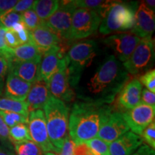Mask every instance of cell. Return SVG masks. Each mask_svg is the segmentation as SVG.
Returning <instances> with one entry per match:
<instances>
[{
	"mask_svg": "<svg viewBox=\"0 0 155 155\" xmlns=\"http://www.w3.org/2000/svg\"><path fill=\"white\" fill-rule=\"evenodd\" d=\"M129 81L123 64L114 55H108L87 81L78 98L83 101L110 104Z\"/></svg>",
	"mask_w": 155,
	"mask_h": 155,
	"instance_id": "obj_1",
	"label": "cell"
},
{
	"mask_svg": "<svg viewBox=\"0 0 155 155\" xmlns=\"http://www.w3.org/2000/svg\"><path fill=\"white\" fill-rule=\"evenodd\" d=\"M113 107L108 104L80 101L73 104L68 119V136L75 145L96 138Z\"/></svg>",
	"mask_w": 155,
	"mask_h": 155,
	"instance_id": "obj_2",
	"label": "cell"
},
{
	"mask_svg": "<svg viewBox=\"0 0 155 155\" xmlns=\"http://www.w3.org/2000/svg\"><path fill=\"white\" fill-rule=\"evenodd\" d=\"M43 108L48 137L55 152L59 153L68 137L69 109L63 101L53 96Z\"/></svg>",
	"mask_w": 155,
	"mask_h": 155,
	"instance_id": "obj_3",
	"label": "cell"
},
{
	"mask_svg": "<svg viewBox=\"0 0 155 155\" xmlns=\"http://www.w3.org/2000/svg\"><path fill=\"white\" fill-rule=\"evenodd\" d=\"M98 44L94 40H87L73 45L68 53V72L71 87L78 84L82 73L96 57Z\"/></svg>",
	"mask_w": 155,
	"mask_h": 155,
	"instance_id": "obj_4",
	"label": "cell"
},
{
	"mask_svg": "<svg viewBox=\"0 0 155 155\" xmlns=\"http://www.w3.org/2000/svg\"><path fill=\"white\" fill-rule=\"evenodd\" d=\"M136 5V2H114L102 19L99 26L100 33L106 35L132 28L137 10Z\"/></svg>",
	"mask_w": 155,
	"mask_h": 155,
	"instance_id": "obj_5",
	"label": "cell"
},
{
	"mask_svg": "<svg viewBox=\"0 0 155 155\" xmlns=\"http://www.w3.org/2000/svg\"><path fill=\"white\" fill-rule=\"evenodd\" d=\"M154 58V41L152 38H141L130 57L123 63L126 71L132 75H140L152 65Z\"/></svg>",
	"mask_w": 155,
	"mask_h": 155,
	"instance_id": "obj_6",
	"label": "cell"
},
{
	"mask_svg": "<svg viewBox=\"0 0 155 155\" xmlns=\"http://www.w3.org/2000/svg\"><path fill=\"white\" fill-rule=\"evenodd\" d=\"M101 20L96 11L75 9L71 20V40H81L92 35L99 28Z\"/></svg>",
	"mask_w": 155,
	"mask_h": 155,
	"instance_id": "obj_7",
	"label": "cell"
},
{
	"mask_svg": "<svg viewBox=\"0 0 155 155\" xmlns=\"http://www.w3.org/2000/svg\"><path fill=\"white\" fill-rule=\"evenodd\" d=\"M72 1L60 2L59 7L45 23L61 40H71V20L75 9Z\"/></svg>",
	"mask_w": 155,
	"mask_h": 155,
	"instance_id": "obj_8",
	"label": "cell"
},
{
	"mask_svg": "<svg viewBox=\"0 0 155 155\" xmlns=\"http://www.w3.org/2000/svg\"><path fill=\"white\" fill-rule=\"evenodd\" d=\"M28 127L32 141L38 146L42 152H55V148L50 142L46 126L45 118L42 110L29 112Z\"/></svg>",
	"mask_w": 155,
	"mask_h": 155,
	"instance_id": "obj_9",
	"label": "cell"
},
{
	"mask_svg": "<svg viewBox=\"0 0 155 155\" xmlns=\"http://www.w3.org/2000/svg\"><path fill=\"white\" fill-rule=\"evenodd\" d=\"M121 114L131 131L141 136L143 131L154 121L155 107L139 103L135 107Z\"/></svg>",
	"mask_w": 155,
	"mask_h": 155,
	"instance_id": "obj_10",
	"label": "cell"
},
{
	"mask_svg": "<svg viewBox=\"0 0 155 155\" xmlns=\"http://www.w3.org/2000/svg\"><path fill=\"white\" fill-rule=\"evenodd\" d=\"M38 80L48 83L52 75L64 65L68 63L65 49L61 46H57L48 50L42 57Z\"/></svg>",
	"mask_w": 155,
	"mask_h": 155,
	"instance_id": "obj_11",
	"label": "cell"
},
{
	"mask_svg": "<svg viewBox=\"0 0 155 155\" xmlns=\"http://www.w3.org/2000/svg\"><path fill=\"white\" fill-rule=\"evenodd\" d=\"M140 41V38L131 33L115 34L106 38L104 44L113 50L115 57L121 63H124L130 57Z\"/></svg>",
	"mask_w": 155,
	"mask_h": 155,
	"instance_id": "obj_12",
	"label": "cell"
},
{
	"mask_svg": "<svg viewBox=\"0 0 155 155\" xmlns=\"http://www.w3.org/2000/svg\"><path fill=\"white\" fill-rule=\"evenodd\" d=\"M68 64L52 75L48 83L50 96L64 103L73 101L76 96L69 82Z\"/></svg>",
	"mask_w": 155,
	"mask_h": 155,
	"instance_id": "obj_13",
	"label": "cell"
},
{
	"mask_svg": "<svg viewBox=\"0 0 155 155\" xmlns=\"http://www.w3.org/2000/svg\"><path fill=\"white\" fill-rule=\"evenodd\" d=\"M129 131V127L122 114L114 111L110 114L103 124L97 137L110 144Z\"/></svg>",
	"mask_w": 155,
	"mask_h": 155,
	"instance_id": "obj_14",
	"label": "cell"
},
{
	"mask_svg": "<svg viewBox=\"0 0 155 155\" xmlns=\"http://www.w3.org/2000/svg\"><path fill=\"white\" fill-rule=\"evenodd\" d=\"M154 28V11L149 8L144 3H141L136 10L131 33L139 38H152Z\"/></svg>",
	"mask_w": 155,
	"mask_h": 155,
	"instance_id": "obj_15",
	"label": "cell"
},
{
	"mask_svg": "<svg viewBox=\"0 0 155 155\" xmlns=\"http://www.w3.org/2000/svg\"><path fill=\"white\" fill-rule=\"evenodd\" d=\"M61 42V39L45 22L35 30L30 31V43L35 46L42 55L52 48L62 45Z\"/></svg>",
	"mask_w": 155,
	"mask_h": 155,
	"instance_id": "obj_16",
	"label": "cell"
},
{
	"mask_svg": "<svg viewBox=\"0 0 155 155\" xmlns=\"http://www.w3.org/2000/svg\"><path fill=\"white\" fill-rule=\"evenodd\" d=\"M141 91L142 85L138 79L129 81L118 94L116 105L124 112L131 109L141 103Z\"/></svg>",
	"mask_w": 155,
	"mask_h": 155,
	"instance_id": "obj_17",
	"label": "cell"
},
{
	"mask_svg": "<svg viewBox=\"0 0 155 155\" xmlns=\"http://www.w3.org/2000/svg\"><path fill=\"white\" fill-rule=\"evenodd\" d=\"M142 144L143 139L141 136L129 131L110 143V155H132Z\"/></svg>",
	"mask_w": 155,
	"mask_h": 155,
	"instance_id": "obj_18",
	"label": "cell"
},
{
	"mask_svg": "<svg viewBox=\"0 0 155 155\" xmlns=\"http://www.w3.org/2000/svg\"><path fill=\"white\" fill-rule=\"evenodd\" d=\"M51 96L48 90V83L43 81L37 80L32 83L30 91L26 98V104L28 105V111L42 110L50 97Z\"/></svg>",
	"mask_w": 155,
	"mask_h": 155,
	"instance_id": "obj_19",
	"label": "cell"
},
{
	"mask_svg": "<svg viewBox=\"0 0 155 155\" xmlns=\"http://www.w3.org/2000/svg\"><path fill=\"white\" fill-rule=\"evenodd\" d=\"M41 60L25 62H9V71L22 80L32 84L38 78Z\"/></svg>",
	"mask_w": 155,
	"mask_h": 155,
	"instance_id": "obj_20",
	"label": "cell"
},
{
	"mask_svg": "<svg viewBox=\"0 0 155 155\" xmlns=\"http://www.w3.org/2000/svg\"><path fill=\"white\" fill-rule=\"evenodd\" d=\"M31 86V83L22 80L12 73H9L5 84V98L18 101H25Z\"/></svg>",
	"mask_w": 155,
	"mask_h": 155,
	"instance_id": "obj_21",
	"label": "cell"
},
{
	"mask_svg": "<svg viewBox=\"0 0 155 155\" xmlns=\"http://www.w3.org/2000/svg\"><path fill=\"white\" fill-rule=\"evenodd\" d=\"M42 55L40 50L33 45L28 42L12 49V59L11 61H32L42 59Z\"/></svg>",
	"mask_w": 155,
	"mask_h": 155,
	"instance_id": "obj_22",
	"label": "cell"
},
{
	"mask_svg": "<svg viewBox=\"0 0 155 155\" xmlns=\"http://www.w3.org/2000/svg\"><path fill=\"white\" fill-rule=\"evenodd\" d=\"M114 1H101V0H75L72 1L75 8H82L96 11L103 19L112 5Z\"/></svg>",
	"mask_w": 155,
	"mask_h": 155,
	"instance_id": "obj_23",
	"label": "cell"
},
{
	"mask_svg": "<svg viewBox=\"0 0 155 155\" xmlns=\"http://www.w3.org/2000/svg\"><path fill=\"white\" fill-rule=\"evenodd\" d=\"M58 0H38L35 1L32 9L42 21H46L59 7Z\"/></svg>",
	"mask_w": 155,
	"mask_h": 155,
	"instance_id": "obj_24",
	"label": "cell"
},
{
	"mask_svg": "<svg viewBox=\"0 0 155 155\" xmlns=\"http://www.w3.org/2000/svg\"><path fill=\"white\" fill-rule=\"evenodd\" d=\"M0 111L13 112L28 117L29 111L25 101H18L8 98H0Z\"/></svg>",
	"mask_w": 155,
	"mask_h": 155,
	"instance_id": "obj_25",
	"label": "cell"
},
{
	"mask_svg": "<svg viewBox=\"0 0 155 155\" xmlns=\"http://www.w3.org/2000/svg\"><path fill=\"white\" fill-rule=\"evenodd\" d=\"M9 139L11 141H13L14 144L26 141H32L28 124H18L14 127L9 128Z\"/></svg>",
	"mask_w": 155,
	"mask_h": 155,
	"instance_id": "obj_26",
	"label": "cell"
},
{
	"mask_svg": "<svg viewBox=\"0 0 155 155\" xmlns=\"http://www.w3.org/2000/svg\"><path fill=\"white\" fill-rule=\"evenodd\" d=\"M14 144L17 155H42V151L32 141H26Z\"/></svg>",
	"mask_w": 155,
	"mask_h": 155,
	"instance_id": "obj_27",
	"label": "cell"
},
{
	"mask_svg": "<svg viewBox=\"0 0 155 155\" xmlns=\"http://www.w3.org/2000/svg\"><path fill=\"white\" fill-rule=\"evenodd\" d=\"M0 116L9 128L14 127L18 124H28V117H25V116L17 113L0 111Z\"/></svg>",
	"mask_w": 155,
	"mask_h": 155,
	"instance_id": "obj_28",
	"label": "cell"
},
{
	"mask_svg": "<svg viewBox=\"0 0 155 155\" xmlns=\"http://www.w3.org/2000/svg\"><path fill=\"white\" fill-rule=\"evenodd\" d=\"M93 151L95 155H110L109 144L98 137L85 143Z\"/></svg>",
	"mask_w": 155,
	"mask_h": 155,
	"instance_id": "obj_29",
	"label": "cell"
},
{
	"mask_svg": "<svg viewBox=\"0 0 155 155\" xmlns=\"http://www.w3.org/2000/svg\"><path fill=\"white\" fill-rule=\"evenodd\" d=\"M21 17H22V22L24 23L25 27L29 31L35 30L45 22L39 18L38 15L32 9H29V10L22 13Z\"/></svg>",
	"mask_w": 155,
	"mask_h": 155,
	"instance_id": "obj_30",
	"label": "cell"
},
{
	"mask_svg": "<svg viewBox=\"0 0 155 155\" xmlns=\"http://www.w3.org/2000/svg\"><path fill=\"white\" fill-rule=\"evenodd\" d=\"M22 21L21 14L9 11L5 14L0 15V25L6 29H10L17 23Z\"/></svg>",
	"mask_w": 155,
	"mask_h": 155,
	"instance_id": "obj_31",
	"label": "cell"
},
{
	"mask_svg": "<svg viewBox=\"0 0 155 155\" xmlns=\"http://www.w3.org/2000/svg\"><path fill=\"white\" fill-rule=\"evenodd\" d=\"M139 81L141 85H144L146 89L150 91L155 92V70L150 69L144 73L139 75Z\"/></svg>",
	"mask_w": 155,
	"mask_h": 155,
	"instance_id": "obj_32",
	"label": "cell"
},
{
	"mask_svg": "<svg viewBox=\"0 0 155 155\" xmlns=\"http://www.w3.org/2000/svg\"><path fill=\"white\" fill-rule=\"evenodd\" d=\"M141 138L143 141H145L149 147L155 149V123L153 121L146 129L143 131L141 134Z\"/></svg>",
	"mask_w": 155,
	"mask_h": 155,
	"instance_id": "obj_33",
	"label": "cell"
},
{
	"mask_svg": "<svg viewBox=\"0 0 155 155\" xmlns=\"http://www.w3.org/2000/svg\"><path fill=\"white\" fill-rule=\"evenodd\" d=\"M7 29L0 26V57L6 58L9 62L12 59V49L6 45L5 35Z\"/></svg>",
	"mask_w": 155,
	"mask_h": 155,
	"instance_id": "obj_34",
	"label": "cell"
},
{
	"mask_svg": "<svg viewBox=\"0 0 155 155\" xmlns=\"http://www.w3.org/2000/svg\"><path fill=\"white\" fill-rule=\"evenodd\" d=\"M5 39L6 45H7V47L11 48V49H15V48L22 45L17 33L12 29L6 30Z\"/></svg>",
	"mask_w": 155,
	"mask_h": 155,
	"instance_id": "obj_35",
	"label": "cell"
},
{
	"mask_svg": "<svg viewBox=\"0 0 155 155\" xmlns=\"http://www.w3.org/2000/svg\"><path fill=\"white\" fill-rule=\"evenodd\" d=\"M9 63L7 59L3 57H0V96L3 92L5 86V78L7 72L9 71Z\"/></svg>",
	"mask_w": 155,
	"mask_h": 155,
	"instance_id": "obj_36",
	"label": "cell"
},
{
	"mask_svg": "<svg viewBox=\"0 0 155 155\" xmlns=\"http://www.w3.org/2000/svg\"><path fill=\"white\" fill-rule=\"evenodd\" d=\"M75 147L74 144L71 137L68 135L66 139L64 141L63 145L61 151L58 153L59 155H75Z\"/></svg>",
	"mask_w": 155,
	"mask_h": 155,
	"instance_id": "obj_37",
	"label": "cell"
},
{
	"mask_svg": "<svg viewBox=\"0 0 155 155\" xmlns=\"http://www.w3.org/2000/svg\"><path fill=\"white\" fill-rule=\"evenodd\" d=\"M35 1L33 0H20V1L17 2L16 5L15 7L12 9V11L15 12L17 13H22L25 12L29 10V9H32L33 7Z\"/></svg>",
	"mask_w": 155,
	"mask_h": 155,
	"instance_id": "obj_38",
	"label": "cell"
},
{
	"mask_svg": "<svg viewBox=\"0 0 155 155\" xmlns=\"http://www.w3.org/2000/svg\"><path fill=\"white\" fill-rule=\"evenodd\" d=\"M141 103L155 107V94L147 89H143L141 94Z\"/></svg>",
	"mask_w": 155,
	"mask_h": 155,
	"instance_id": "obj_39",
	"label": "cell"
},
{
	"mask_svg": "<svg viewBox=\"0 0 155 155\" xmlns=\"http://www.w3.org/2000/svg\"><path fill=\"white\" fill-rule=\"evenodd\" d=\"M17 2V0H0V15L11 11Z\"/></svg>",
	"mask_w": 155,
	"mask_h": 155,
	"instance_id": "obj_40",
	"label": "cell"
},
{
	"mask_svg": "<svg viewBox=\"0 0 155 155\" xmlns=\"http://www.w3.org/2000/svg\"><path fill=\"white\" fill-rule=\"evenodd\" d=\"M75 155H95L93 151L87 145L83 144L75 145Z\"/></svg>",
	"mask_w": 155,
	"mask_h": 155,
	"instance_id": "obj_41",
	"label": "cell"
},
{
	"mask_svg": "<svg viewBox=\"0 0 155 155\" xmlns=\"http://www.w3.org/2000/svg\"><path fill=\"white\" fill-rule=\"evenodd\" d=\"M9 128L6 125L5 121L2 119L0 116V137L2 138L4 140L7 141H11L9 139Z\"/></svg>",
	"mask_w": 155,
	"mask_h": 155,
	"instance_id": "obj_42",
	"label": "cell"
},
{
	"mask_svg": "<svg viewBox=\"0 0 155 155\" xmlns=\"http://www.w3.org/2000/svg\"><path fill=\"white\" fill-rule=\"evenodd\" d=\"M132 155H155V152L148 145L142 144Z\"/></svg>",
	"mask_w": 155,
	"mask_h": 155,
	"instance_id": "obj_43",
	"label": "cell"
},
{
	"mask_svg": "<svg viewBox=\"0 0 155 155\" xmlns=\"http://www.w3.org/2000/svg\"><path fill=\"white\" fill-rule=\"evenodd\" d=\"M0 149H4V150H10V149H12L10 141L4 140V139L0 137Z\"/></svg>",
	"mask_w": 155,
	"mask_h": 155,
	"instance_id": "obj_44",
	"label": "cell"
},
{
	"mask_svg": "<svg viewBox=\"0 0 155 155\" xmlns=\"http://www.w3.org/2000/svg\"><path fill=\"white\" fill-rule=\"evenodd\" d=\"M154 1H150V0H147L144 2V4L146 5L149 8H150L152 10L154 11V5H155Z\"/></svg>",
	"mask_w": 155,
	"mask_h": 155,
	"instance_id": "obj_45",
	"label": "cell"
},
{
	"mask_svg": "<svg viewBox=\"0 0 155 155\" xmlns=\"http://www.w3.org/2000/svg\"><path fill=\"white\" fill-rule=\"evenodd\" d=\"M0 155H14L12 153L9 152V150L0 149Z\"/></svg>",
	"mask_w": 155,
	"mask_h": 155,
	"instance_id": "obj_46",
	"label": "cell"
},
{
	"mask_svg": "<svg viewBox=\"0 0 155 155\" xmlns=\"http://www.w3.org/2000/svg\"><path fill=\"white\" fill-rule=\"evenodd\" d=\"M42 155H57V154H54V153H52V152H48V153H45V154H42Z\"/></svg>",
	"mask_w": 155,
	"mask_h": 155,
	"instance_id": "obj_47",
	"label": "cell"
},
{
	"mask_svg": "<svg viewBox=\"0 0 155 155\" xmlns=\"http://www.w3.org/2000/svg\"><path fill=\"white\" fill-rule=\"evenodd\" d=\"M0 26H1V25H0ZM1 27H2V26H1Z\"/></svg>",
	"mask_w": 155,
	"mask_h": 155,
	"instance_id": "obj_48",
	"label": "cell"
}]
</instances>
